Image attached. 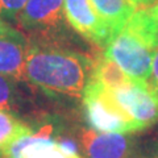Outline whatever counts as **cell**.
<instances>
[{
	"label": "cell",
	"mask_w": 158,
	"mask_h": 158,
	"mask_svg": "<svg viewBox=\"0 0 158 158\" xmlns=\"http://www.w3.org/2000/svg\"><path fill=\"white\" fill-rule=\"evenodd\" d=\"M23 81L50 98H82L95 59L46 37H28Z\"/></svg>",
	"instance_id": "obj_1"
},
{
	"label": "cell",
	"mask_w": 158,
	"mask_h": 158,
	"mask_svg": "<svg viewBox=\"0 0 158 158\" xmlns=\"http://www.w3.org/2000/svg\"><path fill=\"white\" fill-rule=\"evenodd\" d=\"M83 108L88 124L92 129L103 133L135 135L140 133L132 118L117 103L112 90L91 78L82 94Z\"/></svg>",
	"instance_id": "obj_2"
},
{
	"label": "cell",
	"mask_w": 158,
	"mask_h": 158,
	"mask_svg": "<svg viewBox=\"0 0 158 158\" xmlns=\"http://www.w3.org/2000/svg\"><path fill=\"white\" fill-rule=\"evenodd\" d=\"M31 127L29 135L20 137L4 150L7 158H85L78 142L63 137L53 123Z\"/></svg>",
	"instance_id": "obj_3"
},
{
	"label": "cell",
	"mask_w": 158,
	"mask_h": 158,
	"mask_svg": "<svg viewBox=\"0 0 158 158\" xmlns=\"http://www.w3.org/2000/svg\"><path fill=\"white\" fill-rule=\"evenodd\" d=\"M153 53L154 49L128 25L113 34L104 46V56L131 79L140 82H149Z\"/></svg>",
	"instance_id": "obj_4"
},
{
	"label": "cell",
	"mask_w": 158,
	"mask_h": 158,
	"mask_svg": "<svg viewBox=\"0 0 158 158\" xmlns=\"http://www.w3.org/2000/svg\"><path fill=\"white\" fill-rule=\"evenodd\" d=\"M117 103L142 131L158 123V90L149 82L132 81L112 90Z\"/></svg>",
	"instance_id": "obj_5"
},
{
	"label": "cell",
	"mask_w": 158,
	"mask_h": 158,
	"mask_svg": "<svg viewBox=\"0 0 158 158\" xmlns=\"http://www.w3.org/2000/svg\"><path fill=\"white\" fill-rule=\"evenodd\" d=\"M63 7L65 0H27L16 24L32 36L53 38L67 23Z\"/></svg>",
	"instance_id": "obj_6"
},
{
	"label": "cell",
	"mask_w": 158,
	"mask_h": 158,
	"mask_svg": "<svg viewBox=\"0 0 158 158\" xmlns=\"http://www.w3.org/2000/svg\"><path fill=\"white\" fill-rule=\"evenodd\" d=\"M77 140L85 158H142L131 135L103 133L83 128Z\"/></svg>",
	"instance_id": "obj_7"
},
{
	"label": "cell",
	"mask_w": 158,
	"mask_h": 158,
	"mask_svg": "<svg viewBox=\"0 0 158 158\" xmlns=\"http://www.w3.org/2000/svg\"><path fill=\"white\" fill-rule=\"evenodd\" d=\"M67 24L87 41L103 48L112 38V32L94 8L91 0H65Z\"/></svg>",
	"instance_id": "obj_8"
},
{
	"label": "cell",
	"mask_w": 158,
	"mask_h": 158,
	"mask_svg": "<svg viewBox=\"0 0 158 158\" xmlns=\"http://www.w3.org/2000/svg\"><path fill=\"white\" fill-rule=\"evenodd\" d=\"M28 45L25 33L0 17V74L23 81Z\"/></svg>",
	"instance_id": "obj_9"
},
{
	"label": "cell",
	"mask_w": 158,
	"mask_h": 158,
	"mask_svg": "<svg viewBox=\"0 0 158 158\" xmlns=\"http://www.w3.org/2000/svg\"><path fill=\"white\" fill-rule=\"evenodd\" d=\"M91 3L111 29L112 36L125 27L136 11L131 0H91Z\"/></svg>",
	"instance_id": "obj_10"
},
{
	"label": "cell",
	"mask_w": 158,
	"mask_h": 158,
	"mask_svg": "<svg viewBox=\"0 0 158 158\" xmlns=\"http://www.w3.org/2000/svg\"><path fill=\"white\" fill-rule=\"evenodd\" d=\"M127 25L136 31L156 50L158 48V0L149 7L135 11Z\"/></svg>",
	"instance_id": "obj_11"
},
{
	"label": "cell",
	"mask_w": 158,
	"mask_h": 158,
	"mask_svg": "<svg viewBox=\"0 0 158 158\" xmlns=\"http://www.w3.org/2000/svg\"><path fill=\"white\" fill-rule=\"evenodd\" d=\"M92 79H95L100 85L110 88V90H117L127 86L132 79L118 67L115 62L107 58L104 54L95 59L92 71Z\"/></svg>",
	"instance_id": "obj_12"
},
{
	"label": "cell",
	"mask_w": 158,
	"mask_h": 158,
	"mask_svg": "<svg viewBox=\"0 0 158 158\" xmlns=\"http://www.w3.org/2000/svg\"><path fill=\"white\" fill-rule=\"evenodd\" d=\"M32 127L13 112L0 110V152H4L20 137L29 135Z\"/></svg>",
	"instance_id": "obj_13"
},
{
	"label": "cell",
	"mask_w": 158,
	"mask_h": 158,
	"mask_svg": "<svg viewBox=\"0 0 158 158\" xmlns=\"http://www.w3.org/2000/svg\"><path fill=\"white\" fill-rule=\"evenodd\" d=\"M19 83L20 81L0 74V110L9 112L21 110L24 95Z\"/></svg>",
	"instance_id": "obj_14"
},
{
	"label": "cell",
	"mask_w": 158,
	"mask_h": 158,
	"mask_svg": "<svg viewBox=\"0 0 158 158\" xmlns=\"http://www.w3.org/2000/svg\"><path fill=\"white\" fill-rule=\"evenodd\" d=\"M27 0H0V17L7 21L16 24L21 9Z\"/></svg>",
	"instance_id": "obj_15"
},
{
	"label": "cell",
	"mask_w": 158,
	"mask_h": 158,
	"mask_svg": "<svg viewBox=\"0 0 158 158\" xmlns=\"http://www.w3.org/2000/svg\"><path fill=\"white\" fill-rule=\"evenodd\" d=\"M150 85L158 90V48L153 53V59H152V74L149 79Z\"/></svg>",
	"instance_id": "obj_16"
},
{
	"label": "cell",
	"mask_w": 158,
	"mask_h": 158,
	"mask_svg": "<svg viewBox=\"0 0 158 158\" xmlns=\"http://www.w3.org/2000/svg\"><path fill=\"white\" fill-rule=\"evenodd\" d=\"M142 158H158V142L153 144L145 153H142Z\"/></svg>",
	"instance_id": "obj_17"
},
{
	"label": "cell",
	"mask_w": 158,
	"mask_h": 158,
	"mask_svg": "<svg viewBox=\"0 0 158 158\" xmlns=\"http://www.w3.org/2000/svg\"><path fill=\"white\" fill-rule=\"evenodd\" d=\"M133 7H135V9L137 11V9H141V8H146L152 6L153 3L156 2V0H131Z\"/></svg>",
	"instance_id": "obj_18"
},
{
	"label": "cell",
	"mask_w": 158,
	"mask_h": 158,
	"mask_svg": "<svg viewBox=\"0 0 158 158\" xmlns=\"http://www.w3.org/2000/svg\"><path fill=\"white\" fill-rule=\"evenodd\" d=\"M0 158H7L6 154H4V152H0Z\"/></svg>",
	"instance_id": "obj_19"
}]
</instances>
